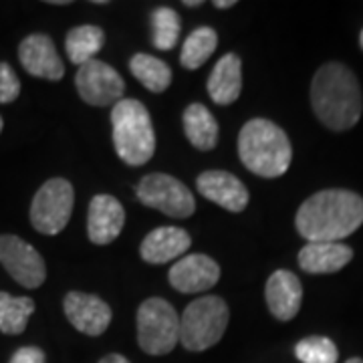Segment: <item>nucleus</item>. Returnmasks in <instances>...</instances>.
<instances>
[{
    "instance_id": "6ab92c4d",
    "label": "nucleus",
    "mask_w": 363,
    "mask_h": 363,
    "mask_svg": "<svg viewBox=\"0 0 363 363\" xmlns=\"http://www.w3.org/2000/svg\"><path fill=\"white\" fill-rule=\"evenodd\" d=\"M242 91V61L233 52L224 55L208 77V95L216 105H230Z\"/></svg>"
},
{
    "instance_id": "72a5a7b5",
    "label": "nucleus",
    "mask_w": 363,
    "mask_h": 363,
    "mask_svg": "<svg viewBox=\"0 0 363 363\" xmlns=\"http://www.w3.org/2000/svg\"><path fill=\"white\" fill-rule=\"evenodd\" d=\"M2 125H4V123H2V117H0V131H2Z\"/></svg>"
},
{
    "instance_id": "f257e3e1",
    "label": "nucleus",
    "mask_w": 363,
    "mask_h": 363,
    "mask_svg": "<svg viewBox=\"0 0 363 363\" xmlns=\"http://www.w3.org/2000/svg\"><path fill=\"white\" fill-rule=\"evenodd\" d=\"M298 234L307 242H339L363 224V198L350 190H323L297 212Z\"/></svg>"
},
{
    "instance_id": "aec40b11",
    "label": "nucleus",
    "mask_w": 363,
    "mask_h": 363,
    "mask_svg": "<svg viewBox=\"0 0 363 363\" xmlns=\"http://www.w3.org/2000/svg\"><path fill=\"white\" fill-rule=\"evenodd\" d=\"M184 131L196 150L210 152L218 143V121L206 105L192 104L184 111Z\"/></svg>"
},
{
    "instance_id": "cd10ccee",
    "label": "nucleus",
    "mask_w": 363,
    "mask_h": 363,
    "mask_svg": "<svg viewBox=\"0 0 363 363\" xmlns=\"http://www.w3.org/2000/svg\"><path fill=\"white\" fill-rule=\"evenodd\" d=\"M9 363H45V353L39 347H21Z\"/></svg>"
},
{
    "instance_id": "20e7f679",
    "label": "nucleus",
    "mask_w": 363,
    "mask_h": 363,
    "mask_svg": "<svg viewBox=\"0 0 363 363\" xmlns=\"http://www.w3.org/2000/svg\"><path fill=\"white\" fill-rule=\"evenodd\" d=\"M113 145L128 166L147 164L156 152V131L147 107L138 99H121L111 109Z\"/></svg>"
},
{
    "instance_id": "f8f14e48",
    "label": "nucleus",
    "mask_w": 363,
    "mask_h": 363,
    "mask_svg": "<svg viewBox=\"0 0 363 363\" xmlns=\"http://www.w3.org/2000/svg\"><path fill=\"white\" fill-rule=\"evenodd\" d=\"M218 279L220 267L206 255H186L169 269L168 274L169 285L186 295L208 291L218 283Z\"/></svg>"
},
{
    "instance_id": "f03ea898",
    "label": "nucleus",
    "mask_w": 363,
    "mask_h": 363,
    "mask_svg": "<svg viewBox=\"0 0 363 363\" xmlns=\"http://www.w3.org/2000/svg\"><path fill=\"white\" fill-rule=\"evenodd\" d=\"M311 105L325 128L351 130L363 111L362 87L357 77L341 63H327L313 77Z\"/></svg>"
},
{
    "instance_id": "4468645a",
    "label": "nucleus",
    "mask_w": 363,
    "mask_h": 363,
    "mask_svg": "<svg viewBox=\"0 0 363 363\" xmlns=\"http://www.w3.org/2000/svg\"><path fill=\"white\" fill-rule=\"evenodd\" d=\"M125 210L121 202L109 194H97L87 212V234L93 245H109L123 230Z\"/></svg>"
},
{
    "instance_id": "b1692460",
    "label": "nucleus",
    "mask_w": 363,
    "mask_h": 363,
    "mask_svg": "<svg viewBox=\"0 0 363 363\" xmlns=\"http://www.w3.org/2000/svg\"><path fill=\"white\" fill-rule=\"evenodd\" d=\"M35 313V301L30 297H13L0 291V331L6 335H18L26 329L30 315Z\"/></svg>"
},
{
    "instance_id": "4be33fe9",
    "label": "nucleus",
    "mask_w": 363,
    "mask_h": 363,
    "mask_svg": "<svg viewBox=\"0 0 363 363\" xmlns=\"http://www.w3.org/2000/svg\"><path fill=\"white\" fill-rule=\"evenodd\" d=\"M130 69L133 77L152 93H162L168 89L172 83V69L152 55H143V52L133 55L130 61Z\"/></svg>"
},
{
    "instance_id": "2f4dec72",
    "label": "nucleus",
    "mask_w": 363,
    "mask_h": 363,
    "mask_svg": "<svg viewBox=\"0 0 363 363\" xmlns=\"http://www.w3.org/2000/svg\"><path fill=\"white\" fill-rule=\"evenodd\" d=\"M345 363H363V359H359V357H351V359H347Z\"/></svg>"
},
{
    "instance_id": "5701e85b",
    "label": "nucleus",
    "mask_w": 363,
    "mask_h": 363,
    "mask_svg": "<svg viewBox=\"0 0 363 363\" xmlns=\"http://www.w3.org/2000/svg\"><path fill=\"white\" fill-rule=\"evenodd\" d=\"M218 47V35L210 26H200L188 35L182 47V65L190 71H196L212 57V52Z\"/></svg>"
},
{
    "instance_id": "c85d7f7f",
    "label": "nucleus",
    "mask_w": 363,
    "mask_h": 363,
    "mask_svg": "<svg viewBox=\"0 0 363 363\" xmlns=\"http://www.w3.org/2000/svg\"><path fill=\"white\" fill-rule=\"evenodd\" d=\"M99 363H130V359L123 357V355H119V353H109V355H105Z\"/></svg>"
},
{
    "instance_id": "ddd939ff",
    "label": "nucleus",
    "mask_w": 363,
    "mask_h": 363,
    "mask_svg": "<svg viewBox=\"0 0 363 363\" xmlns=\"http://www.w3.org/2000/svg\"><path fill=\"white\" fill-rule=\"evenodd\" d=\"M18 59L25 71L33 77L59 81L65 75V65L47 35H30L18 47Z\"/></svg>"
},
{
    "instance_id": "bb28decb",
    "label": "nucleus",
    "mask_w": 363,
    "mask_h": 363,
    "mask_svg": "<svg viewBox=\"0 0 363 363\" xmlns=\"http://www.w3.org/2000/svg\"><path fill=\"white\" fill-rule=\"evenodd\" d=\"M21 95V81L9 63H0V104H11Z\"/></svg>"
},
{
    "instance_id": "f3484780",
    "label": "nucleus",
    "mask_w": 363,
    "mask_h": 363,
    "mask_svg": "<svg viewBox=\"0 0 363 363\" xmlns=\"http://www.w3.org/2000/svg\"><path fill=\"white\" fill-rule=\"evenodd\" d=\"M192 245L190 234L178 226H160L143 238L140 255L150 264H164L186 255Z\"/></svg>"
},
{
    "instance_id": "412c9836",
    "label": "nucleus",
    "mask_w": 363,
    "mask_h": 363,
    "mask_svg": "<svg viewBox=\"0 0 363 363\" xmlns=\"http://www.w3.org/2000/svg\"><path fill=\"white\" fill-rule=\"evenodd\" d=\"M105 33L95 25H81L69 30L65 40L67 57L75 65H85L97 52L101 51Z\"/></svg>"
},
{
    "instance_id": "a211bd4d",
    "label": "nucleus",
    "mask_w": 363,
    "mask_h": 363,
    "mask_svg": "<svg viewBox=\"0 0 363 363\" xmlns=\"http://www.w3.org/2000/svg\"><path fill=\"white\" fill-rule=\"evenodd\" d=\"M353 250L341 242H307L298 252V267L311 274H331L347 267Z\"/></svg>"
},
{
    "instance_id": "9b49d317",
    "label": "nucleus",
    "mask_w": 363,
    "mask_h": 363,
    "mask_svg": "<svg viewBox=\"0 0 363 363\" xmlns=\"http://www.w3.org/2000/svg\"><path fill=\"white\" fill-rule=\"evenodd\" d=\"M63 309H65L69 323L91 337L101 335L111 323V309L104 298H99L97 295H87L79 291L67 293Z\"/></svg>"
},
{
    "instance_id": "393cba45",
    "label": "nucleus",
    "mask_w": 363,
    "mask_h": 363,
    "mask_svg": "<svg viewBox=\"0 0 363 363\" xmlns=\"http://www.w3.org/2000/svg\"><path fill=\"white\" fill-rule=\"evenodd\" d=\"M152 25H154V45L160 51H169L176 47V43L180 39L182 21L180 14L174 9L162 6L156 9L152 14Z\"/></svg>"
},
{
    "instance_id": "7ed1b4c3",
    "label": "nucleus",
    "mask_w": 363,
    "mask_h": 363,
    "mask_svg": "<svg viewBox=\"0 0 363 363\" xmlns=\"http://www.w3.org/2000/svg\"><path fill=\"white\" fill-rule=\"evenodd\" d=\"M238 156L260 178L283 176L293 160L286 133L269 119H250L238 135Z\"/></svg>"
},
{
    "instance_id": "473e14b6",
    "label": "nucleus",
    "mask_w": 363,
    "mask_h": 363,
    "mask_svg": "<svg viewBox=\"0 0 363 363\" xmlns=\"http://www.w3.org/2000/svg\"><path fill=\"white\" fill-rule=\"evenodd\" d=\"M51 4H69V0H51Z\"/></svg>"
},
{
    "instance_id": "39448f33",
    "label": "nucleus",
    "mask_w": 363,
    "mask_h": 363,
    "mask_svg": "<svg viewBox=\"0 0 363 363\" xmlns=\"http://www.w3.org/2000/svg\"><path fill=\"white\" fill-rule=\"evenodd\" d=\"M228 319L230 311L224 298H196L180 315V343L188 351L210 350L222 339Z\"/></svg>"
},
{
    "instance_id": "423d86ee",
    "label": "nucleus",
    "mask_w": 363,
    "mask_h": 363,
    "mask_svg": "<svg viewBox=\"0 0 363 363\" xmlns=\"http://www.w3.org/2000/svg\"><path fill=\"white\" fill-rule=\"evenodd\" d=\"M138 341L147 355H166L180 343V315L166 298H145L140 305Z\"/></svg>"
},
{
    "instance_id": "c756f323",
    "label": "nucleus",
    "mask_w": 363,
    "mask_h": 363,
    "mask_svg": "<svg viewBox=\"0 0 363 363\" xmlns=\"http://www.w3.org/2000/svg\"><path fill=\"white\" fill-rule=\"evenodd\" d=\"M234 4H236V0H216V2H214V6H216V9H222V11H224V9H233Z\"/></svg>"
},
{
    "instance_id": "dca6fc26",
    "label": "nucleus",
    "mask_w": 363,
    "mask_h": 363,
    "mask_svg": "<svg viewBox=\"0 0 363 363\" xmlns=\"http://www.w3.org/2000/svg\"><path fill=\"white\" fill-rule=\"evenodd\" d=\"M264 297L271 313L279 321H291L301 309L303 286L291 271H274L267 281Z\"/></svg>"
},
{
    "instance_id": "7c9ffc66",
    "label": "nucleus",
    "mask_w": 363,
    "mask_h": 363,
    "mask_svg": "<svg viewBox=\"0 0 363 363\" xmlns=\"http://www.w3.org/2000/svg\"><path fill=\"white\" fill-rule=\"evenodd\" d=\"M186 6H202V0H184Z\"/></svg>"
},
{
    "instance_id": "2eb2a0df",
    "label": "nucleus",
    "mask_w": 363,
    "mask_h": 363,
    "mask_svg": "<svg viewBox=\"0 0 363 363\" xmlns=\"http://www.w3.org/2000/svg\"><path fill=\"white\" fill-rule=\"evenodd\" d=\"M196 186L204 198L230 212H242L248 204L247 186L228 172L222 169L204 172L198 176Z\"/></svg>"
},
{
    "instance_id": "6e6552de",
    "label": "nucleus",
    "mask_w": 363,
    "mask_h": 363,
    "mask_svg": "<svg viewBox=\"0 0 363 363\" xmlns=\"http://www.w3.org/2000/svg\"><path fill=\"white\" fill-rule=\"evenodd\" d=\"M140 202L147 208H156L172 218H188L196 210L192 192L168 174H147L135 188Z\"/></svg>"
},
{
    "instance_id": "f704fd0d",
    "label": "nucleus",
    "mask_w": 363,
    "mask_h": 363,
    "mask_svg": "<svg viewBox=\"0 0 363 363\" xmlns=\"http://www.w3.org/2000/svg\"><path fill=\"white\" fill-rule=\"evenodd\" d=\"M359 40H362V47H363V30H362V37H359Z\"/></svg>"
},
{
    "instance_id": "a878e982",
    "label": "nucleus",
    "mask_w": 363,
    "mask_h": 363,
    "mask_svg": "<svg viewBox=\"0 0 363 363\" xmlns=\"http://www.w3.org/2000/svg\"><path fill=\"white\" fill-rule=\"evenodd\" d=\"M295 355L301 363H337L339 351L329 337L313 335L298 341Z\"/></svg>"
},
{
    "instance_id": "0eeeda50",
    "label": "nucleus",
    "mask_w": 363,
    "mask_h": 363,
    "mask_svg": "<svg viewBox=\"0 0 363 363\" xmlns=\"http://www.w3.org/2000/svg\"><path fill=\"white\" fill-rule=\"evenodd\" d=\"M73 204H75V192L65 178H52L45 182L33 198L30 224L40 234L55 236L69 224Z\"/></svg>"
},
{
    "instance_id": "1a4fd4ad",
    "label": "nucleus",
    "mask_w": 363,
    "mask_h": 363,
    "mask_svg": "<svg viewBox=\"0 0 363 363\" xmlns=\"http://www.w3.org/2000/svg\"><path fill=\"white\" fill-rule=\"evenodd\" d=\"M0 262L25 289H39L47 279V267L39 250L14 234L0 236Z\"/></svg>"
},
{
    "instance_id": "9d476101",
    "label": "nucleus",
    "mask_w": 363,
    "mask_h": 363,
    "mask_svg": "<svg viewBox=\"0 0 363 363\" xmlns=\"http://www.w3.org/2000/svg\"><path fill=\"white\" fill-rule=\"evenodd\" d=\"M79 95L85 104L104 107L121 101V95L125 91V81L113 67L104 61L91 59L85 65L79 67L75 77Z\"/></svg>"
}]
</instances>
